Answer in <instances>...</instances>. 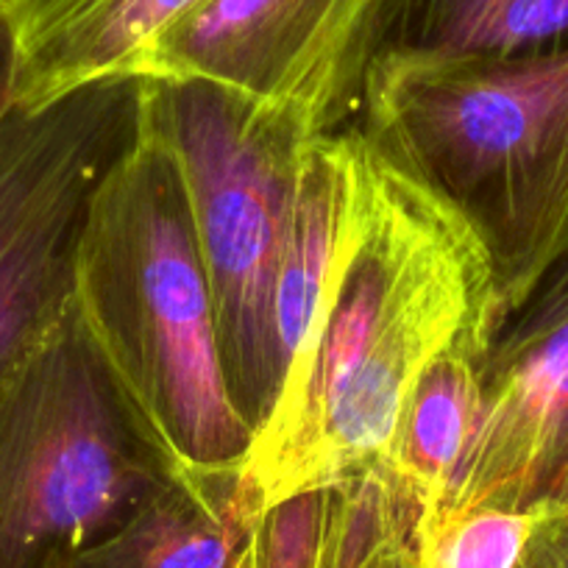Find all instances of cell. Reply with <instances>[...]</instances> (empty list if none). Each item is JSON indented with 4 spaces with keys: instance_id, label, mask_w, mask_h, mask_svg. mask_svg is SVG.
<instances>
[{
    "instance_id": "10",
    "label": "cell",
    "mask_w": 568,
    "mask_h": 568,
    "mask_svg": "<svg viewBox=\"0 0 568 568\" xmlns=\"http://www.w3.org/2000/svg\"><path fill=\"white\" fill-rule=\"evenodd\" d=\"M256 516L243 466L176 471L73 568H234Z\"/></svg>"
},
{
    "instance_id": "7",
    "label": "cell",
    "mask_w": 568,
    "mask_h": 568,
    "mask_svg": "<svg viewBox=\"0 0 568 568\" xmlns=\"http://www.w3.org/2000/svg\"><path fill=\"white\" fill-rule=\"evenodd\" d=\"M382 0H204L129 75L199 79L291 114L310 136L357 123Z\"/></svg>"
},
{
    "instance_id": "17",
    "label": "cell",
    "mask_w": 568,
    "mask_h": 568,
    "mask_svg": "<svg viewBox=\"0 0 568 568\" xmlns=\"http://www.w3.org/2000/svg\"><path fill=\"white\" fill-rule=\"evenodd\" d=\"M518 568H568V507L544 513Z\"/></svg>"
},
{
    "instance_id": "5",
    "label": "cell",
    "mask_w": 568,
    "mask_h": 568,
    "mask_svg": "<svg viewBox=\"0 0 568 568\" xmlns=\"http://www.w3.org/2000/svg\"><path fill=\"white\" fill-rule=\"evenodd\" d=\"M140 101L182 165L223 374L256 435L287 371L276 332V278L298 156L313 136L291 114L212 81L140 75Z\"/></svg>"
},
{
    "instance_id": "1",
    "label": "cell",
    "mask_w": 568,
    "mask_h": 568,
    "mask_svg": "<svg viewBox=\"0 0 568 568\" xmlns=\"http://www.w3.org/2000/svg\"><path fill=\"white\" fill-rule=\"evenodd\" d=\"M354 131V173L310 326L243 477L256 510L385 455L420 371L494 341V265L468 223Z\"/></svg>"
},
{
    "instance_id": "2",
    "label": "cell",
    "mask_w": 568,
    "mask_h": 568,
    "mask_svg": "<svg viewBox=\"0 0 568 568\" xmlns=\"http://www.w3.org/2000/svg\"><path fill=\"white\" fill-rule=\"evenodd\" d=\"M73 307L142 433L179 471L245 466L254 433L223 374L187 182L142 101L134 140L87 206Z\"/></svg>"
},
{
    "instance_id": "4",
    "label": "cell",
    "mask_w": 568,
    "mask_h": 568,
    "mask_svg": "<svg viewBox=\"0 0 568 568\" xmlns=\"http://www.w3.org/2000/svg\"><path fill=\"white\" fill-rule=\"evenodd\" d=\"M176 471L70 296L0 376V568H73Z\"/></svg>"
},
{
    "instance_id": "11",
    "label": "cell",
    "mask_w": 568,
    "mask_h": 568,
    "mask_svg": "<svg viewBox=\"0 0 568 568\" xmlns=\"http://www.w3.org/2000/svg\"><path fill=\"white\" fill-rule=\"evenodd\" d=\"M568 48V0H382V57H521Z\"/></svg>"
},
{
    "instance_id": "12",
    "label": "cell",
    "mask_w": 568,
    "mask_h": 568,
    "mask_svg": "<svg viewBox=\"0 0 568 568\" xmlns=\"http://www.w3.org/2000/svg\"><path fill=\"white\" fill-rule=\"evenodd\" d=\"M318 568H424L433 510L385 457L321 485Z\"/></svg>"
},
{
    "instance_id": "13",
    "label": "cell",
    "mask_w": 568,
    "mask_h": 568,
    "mask_svg": "<svg viewBox=\"0 0 568 568\" xmlns=\"http://www.w3.org/2000/svg\"><path fill=\"white\" fill-rule=\"evenodd\" d=\"M488 348V341H463L426 365L382 455L429 505L433 521L474 433Z\"/></svg>"
},
{
    "instance_id": "16",
    "label": "cell",
    "mask_w": 568,
    "mask_h": 568,
    "mask_svg": "<svg viewBox=\"0 0 568 568\" xmlns=\"http://www.w3.org/2000/svg\"><path fill=\"white\" fill-rule=\"evenodd\" d=\"M23 29L12 0H0V123L20 106Z\"/></svg>"
},
{
    "instance_id": "15",
    "label": "cell",
    "mask_w": 568,
    "mask_h": 568,
    "mask_svg": "<svg viewBox=\"0 0 568 568\" xmlns=\"http://www.w3.org/2000/svg\"><path fill=\"white\" fill-rule=\"evenodd\" d=\"M568 313V240L562 245V251L557 254V260L546 267L544 276L538 278V284L532 287L527 298L521 302V307L513 310L505 321L499 324V329H535L540 324H549L557 315Z\"/></svg>"
},
{
    "instance_id": "9",
    "label": "cell",
    "mask_w": 568,
    "mask_h": 568,
    "mask_svg": "<svg viewBox=\"0 0 568 568\" xmlns=\"http://www.w3.org/2000/svg\"><path fill=\"white\" fill-rule=\"evenodd\" d=\"M23 29L20 106L129 75L156 37L204 0H12Z\"/></svg>"
},
{
    "instance_id": "6",
    "label": "cell",
    "mask_w": 568,
    "mask_h": 568,
    "mask_svg": "<svg viewBox=\"0 0 568 568\" xmlns=\"http://www.w3.org/2000/svg\"><path fill=\"white\" fill-rule=\"evenodd\" d=\"M140 75H112L0 123V376L68 307L87 206L134 140Z\"/></svg>"
},
{
    "instance_id": "3",
    "label": "cell",
    "mask_w": 568,
    "mask_h": 568,
    "mask_svg": "<svg viewBox=\"0 0 568 568\" xmlns=\"http://www.w3.org/2000/svg\"><path fill=\"white\" fill-rule=\"evenodd\" d=\"M354 129L477 234L501 321L521 307L568 240V48L382 57Z\"/></svg>"
},
{
    "instance_id": "14",
    "label": "cell",
    "mask_w": 568,
    "mask_h": 568,
    "mask_svg": "<svg viewBox=\"0 0 568 568\" xmlns=\"http://www.w3.org/2000/svg\"><path fill=\"white\" fill-rule=\"evenodd\" d=\"M544 510H483L444 516L429 527L424 568H518Z\"/></svg>"
},
{
    "instance_id": "8",
    "label": "cell",
    "mask_w": 568,
    "mask_h": 568,
    "mask_svg": "<svg viewBox=\"0 0 568 568\" xmlns=\"http://www.w3.org/2000/svg\"><path fill=\"white\" fill-rule=\"evenodd\" d=\"M483 507H568V313L490 341L474 433L435 521Z\"/></svg>"
}]
</instances>
